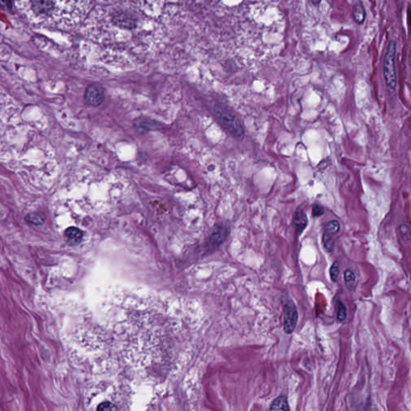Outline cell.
I'll return each mask as SVG.
<instances>
[{"label":"cell","mask_w":411,"mask_h":411,"mask_svg":"<svg viewBox=\"0 0 411 411\" xmlns=\"http://www.w3.org/2000/svg\"><path fill=\"white\" fill-rule=\"evenodd\" d=\"M112 24L123 29H134L138 25V19L132 13L119 11L112 15Z\"/></svg>","instance_id":"cell-5"},{"label":"cell","mask_w":411,"mask_h":411,"mask_svg":"<svg viewBox=\"0 0 411 411\" xmlns=\"http://www.w3.org/2000/svg\"><path fill=\"white\" fill-rule=\"evenodd\" d=\"M353 18L357 24H362L365 18V11L361 2H358L353 6Z\"/></svg>","instance_id":"cell-10"},{"label":"cell","mask_w":411,"mask_h":411,"mask_svg":"<svg viewBox=\"0 0 411 411\" xmlns=\"http://www.w3.org/2000/svg\"><path fill=\"white\" fill-rule=\"evenodd\" d=\"M213 112L218 123L232 137L239 140L244 138V126L240 119L232 109L222 103L217 102L214 104Z\"/></svg>","instance_id":"cell-1"},{"label":"cell","mask_w":411,"mask_h":411,"mask_svg":"<svg viewBox=\"0 0 411 411\" xmlns=\"http://www.w3.org/2000/svg\"></svg>","instance_id":"cell-21"},{"label":"cell","mask_w":411,"mask_h":411,"mask_svg":"<svg viewBox=\"0 0 411 411\" xmlns=\"http://www.w3.org/2000/svg\"><path fill=\"white\" fill-rule=\"evenodd\" d=\"M395 54H396V44L391 41L389 43L386 55L384 58V77L386 80V85L390 91H394L396 89L397 73L395 68Z\"/></svg>","instance_id":"cell-2"},{"label":"cell","mask_w":411,"mask_h":411,"mask_svg":"<svg viewBox=\"0 0 411 411\" xmlns=\"http://www.w3.org/2000/svg\"><path fill=\"white\" fill-rule=\"evenodd\" d=\"M97 411H117V407L110 402H104L98 406Z\"/></svg>","instance_id":"cell-17"},{"label":"cell","mask_w":411,"mask_h":411,"mask_svg":"<svg viewBox=\"0 0 411 411\" xmlns=\"http://www.w3.org/2000/svg\"><path fill=\"white\" fill-rule=\"evenodd\" d=\"M324 208L320 204H314L311 209V214L313 217H320L324 214Z\"/></svg>","instance_id":"cell-19"},{"label":"cell","mask_w":411,"mask_h":411,"mask_svg":"<svg viewBox=\"0 0 411 411\" xmlns=\"http://www.w3.org/2000/svg\"><path fill=\"white\" fill-rule=\"evenodd\" d=\"M344 280L346 283V287L350 290H354L355 283H356V276H355L354 271L350 269L346 270L345 273H344Z\"/></svg>","instance_id":"cell-11"},{"label":"cell","mask_w":411,"mask_h":411,"mask_svg":"<svg viewBox=\"0 0 411 411\" xmlns=\"http://www.w3.org/2000/svg\"><path fill=\"white\" fill-rule=\"evenodd\" d=\"M84 237V233L81 229L77 227H68L64 231V238L66 242L70 246H77L81 244Z\"/></svg>","instance_id":"cell-7"},{"label":"cell","mask_w":411,"mask_h":411,"mask_svg":"<svg viewBox=\"0 0 411 411\" xmlns=\"http://www.w3.org/2000/svg\"><path fill=\"white\" fill-rule=\"evenodd\" d=\"M347 316L346 306L341 301H337V319L339 321H344Z\"/></svg>","instance_id":"cell-15"},{"label":"cell","mask_w":411,"mask_h":411,"mask_svg":"<svg viewBox=\"0 0 411 411\" xmlns=\"http://www.w3.org/2000/svg\"><path fill=\"white\" fill-rule=\"evenodd\" d=\"M339 231V223H338L337 220H332L326 225V227H325V231H324V232H326V233L329 234V235L333 236V235L338 233Z\"/></svg>","instance_id":"cell-13"},{"label":"cell","mask_w":411,"mask_h":411,"mask_svg":"<svg viewBox=\"0 0 411 411\" xmlns=\"http://www.w3.org/2000/svg\"><path fill=\"white\" fill-rule=\"evenodd\" d=\"M399 233L405 242H409L411 240V230L410 227L406 224H402L399 226Z\"/></svg>","instance_id":"cell-16"},{"label":"cell","mask_w":411,"mask_h":411,"mask_svg":"<svg viewBox=\"0 0 411 411\" xmlns=\"http://www.w3.org/2000/svg\"><path fill=\"white\" fill-rule=\"evenodd\" d=\"M372 411H377V410H372Z\"/></svg>","instance_id":"cell-20"},{"label":"cell","mask_w":411,"mask_h":411,"mask_svg":"<svg viewBox=\"0 0 411 411\" xmlns=\"http://www.w3.org/2000/svg\"><path fill=\"white\" fill-rule=\"evenodd\" d=\"M269 411H291L286 397L279 396L271 403Z\"/></svg>","instance_id":"cell-9"},{"label":"cell","mask_w":411,"mask_h":411,"mask_svg":"<svg viewBox=\"0 0 411 411\" xmlns=\"http://www.w3.org/2000/svg\"><path fill=\"white\" fill-rule=\"evenodd\" d=\"M340 273V269H339V263L337 261L334 262L333 263V265L331 266L330 268V277L331 280H333V282L335 281H337V277L339 276Z\"/></svg>","instance_id":"cell-18"},{"label":"cell","mask_w":411,"mask_h":411,"mask_svg":"<svg viewBox=\"0 0 411 411\" xmlns=\"http://www.w3.org/2000/svg\"><path fill=\"white\" fill-rule=\"evenodd\" d=\"M308 223L307 214L303 210H297L293 217V227L297 235H301L306 230Z\"/></svg>","instance_id":"cell-8"},{"label":"cell","mask_w":411,"mask_h":411,"mask_svg":"<svg viewBox=\"0 0 411 411\" xmlns=\"http://www.w3.org/2000/svg\"><path fill=\"white\" fill-rule=\"evenodd\" d=\"M25 220L28 223L33 225H41L44 223V218L36 213L28 214V216L26 217Z\"/></svg>","instance_id":"cell-14"},{"label":"cell","mask_w":411,"mask_h":411,"mask_svg":"<svg viewBox=\"0 0 411 411\" xmlns=\"http://www.w3.org/2000/svg\"><path fill=\"white\" fill-rule=\"evenodd\" d=\"M284 330L287 334L294 332L298 320V311L294 302L288 300L284 304Z\"/></svg>","instance_id":"cell-3"},{"label":"cell","mask_w":411,"mask_h":411,"mask_svg":"<svg viewBox=\"0 0 411 411\" xmlns=\"http://www.w3.org/2000/svg\"><path fill=\"white\" fill-rule=\"evenodd\" d=\"M322 243L324 245V248L328 253H332L333 249H334V240H333V236L324 232L322 236Z\"/></svg>","instance_id":"cell-12"},{"label":"cell","mask_w":411,"mask_h":411,"mask_svg":"<svg viewBox=\"0 0 411 411\" xmlns=\"http://www.w3.org/2000/svg\"><path fill=\"white\" fill-rule=\"evenodd\" d=\"M104 89L99 84H91L85 89V102L89 105L98 107L104 102Z\"/></svg>","instance_id":"cell-4"},{"label":"cell","mask_w":411,"mask_h":411,"mask_svg":"<svg viewBox=\"0 0 411 411\" xmlns=\"http://www.w3.org/2000/svg\"><path fill=\"white\" fill-rule=\"evenodd\" d=\"M134 127L137 132L141 134H147L150 131L162 129L163 125L159 121H155L150 117L141 116L137 117L134 121Z\"/></svg>","instance_id":"cell-6"}]
</instances>
